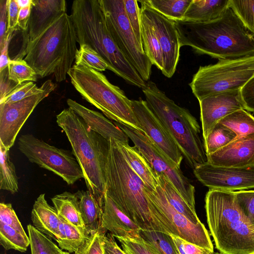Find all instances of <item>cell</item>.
<instances>
[{
    "instance_id": "cell-1",
    "label": "cell",
    "mask_w": 254,
    "mask_h": 254,
    "mask_svg": "<svg viewBox=\"0 0 254 254\" xmlns=\"http://www.w3.org/2000/svg\"><path fill=\"white\" fill-rule=\"evenodd\" d=\"M181 46L219 60L254 54V36L229 6L217 19L206 22L175 21Z\"/></svg>"
},
{
    "instance_id": "cell-2",
    "label": "cell",
    "mask_w": 254,
    "mask_h": 254,
    "mask_svg": "<svg viewBox=\"0 0 254 254\" xmlns=\"http://www.w3.org/2000/svg\"><path fill=\"white\" fill-rule=\"evenodd\" d=\"M145 185L132 170L111 138L105 172V192L120 209L143 231L170 234L152 213L145 196Z\"/></svg>"
},
{
    "instance_id": "cell-3",
    "label": "cell",
    "mask_w": 254,
    "mask_h": 254,
    "mask_svg": "<svg viewBox=\"0 0 254 254\" xmlns=\"http://www.w3.org/2000/svg\"><path fill=\"white\" fill-rule=\"evenodd\" d=\"M73 21L80 46L86 44L105 60L110 70L141 89L146 85L112 37L99 0H75L71 6Z\"/></svg>"
},
{
    "instance_id": "cell-4",
    "label": "cell",
    "mask_w": 254,
    "mask_h": 254,
    "mask_svg": "<svg viewBox=\"0 0 254 254\" xmlns=\"http://www.w3.org/2000/svg\"><path fill=\"white\" fill-rule=\"evenodd\" d=\"M208 227L220 254H254V227L239 209L234 191L209 189L205 199Z\"/></svg>"
},
{
    "instance_id": "cell-5",
    "label": "cell",
    "mask_w": 254,
    "mask_h": 254,
    "mask_svg": "<svg viewBox=\"0 0 254 254\" xmlns=\"http://www.w3.org/2000/svg\"><path fill=\"white\" fill-rule=\"evenodd\" d=\"M56 118L57 123L64 131L72 153L81 168L88 190L103 206L110 141L90 129L69 107L63 110Z\"/></svg>"
},
{
    "instance_id": "cell-6",
    "label": "cell",
    "mask_w": 254,
    "mask_h": 254,
    "mask_svg": "<svg viewBox=\"0 0 254 254\" xmlns=\"http://www.w3.org/2000/svg\"><path fill=\"white\" fill-rule=\"evenodd\" d=\"M77 38L73 21L63 14L37 38L29 42L24 60L43 78L54 74L57 82L66 79L75 59Z\"/></svg>"
},
{
    "instance_id": "cell-7",
    "label": "cell",
    "mask_w": 254,
    "mask_h": 254,
    "mask_svg": "<svg viewBox=\"0 0 254 254\" xmlns=\"http://www.w3.org/2000/svg\"><path fill=\"white\" fill-rule=\"evenodd\" d=\"M151 110L162 124L192 169L208 162L199 124L186 109L177 105L151 81L142 89Z\"/></svg>"
},
{
    "instance_id": "cell-8",
    "label": "cell",
    "mask_w": 254,
    "mask_h": 254,
    "mask_svg": "<svg viewBox=\"0 0 254 254\" xmlns=\"http://www.w3.org/2000/svg\"><path fill=\"white\" fill-rule=\"evenodd\" d=\"M71 84L83 98L108 118L142 131L129 100L118 86L101 72L74 64L67 72Z\"/></svg>"
},
{
    "instance_id": "cell-9",
    "label": "cell",
    "mask_w": 254,
    "mask_h": 254,
    "mask_svg": "<svg viewBox=\"0 0 254 254\" xmlns=\"http://www.w3.org/2000/svg\"><path fill=\"white\" fill-rule=\"evenodd\" d=\"M254 76V54L200 66L189 85L198 101L220 92L241 89Z\"/></svg>"
},
{
    "instance_id": "cell-10",
    "label": "cell",
    "mask_w": 254,
    "mask_h": 254,
    "mask_svg": "<svg viewBox=\"0 0 254 254\" xmlns=\"http://www.w3.org/2000/svg\"><path fill=\"white\" fill-rule=\"evenodd\" d=\"M109 32L142 79L149 80L152 64L138 42L126 14L124 0H99Z\"/></svg>"
},
{
    "instance_id": "cell-11",
    "label": "cell",
    "mask_w": 254,
    "mask_h": 254,
    "mask_svg": "<svg viewBox=\"0 0 254 254\" xmlns=\"http://www.w3.org/2000/svg\"><path fill=\"white\" fill-rule=\"evenodd\" d=\"M149 208L170 234L214 252L213 245L208 232L202 223L195 224L177 211L168 201L158 184L155 190L144 189Z\"/></svg>"
},
{
    "instance_id": "cell-12",
    "label": "cell",
    "mask_w": 254,
    "mask_h": 254,
    "mask_svg": "<svg viewBox=\"0 0 254 254\" xmlns=\"http://www.w3.org/2000/svg\"><path fill=\"white\" fill-rule=\"evenodd\" d=\"M18 146L30 162L52 172L68 185L84 178L76 158L67 150L51 145L31 134L21 135Z\"/></svg>"
},
{
    "instance_id": "cell-13",
    "label": "cell",
    "mask_w": 254,
    "mask_h": 254,
    "mask_svg": "<svg viewBox=\"0 0 254 254\" xmlns=\"http://www.w3.org/2000/svg\"><path fill=\"white\" fill-rule=\"evenodd\" d=\"M114 123L132 141L153 171L157 174L164 175L190 207L195 210V188L181 169L175 166L142 131L122 124Z\"/></svg>"
},
{
    "instance_id": "cell-14",
    "label": "cell",
    "mask_w": 254,
    "mask_h": 254,
    "mask_svg": "<svg viewBox=\"0 0 254 254\" xmlns=\"http://www.w3.org/2000/svg\"><path fill=\"white\" fill-rule=\"evenodd\" d=\"M43 89L22 100L0 104V142L9 150L21 128L40 102L56 88L50 79L44 83Z\"/></svg>"
},
{
    "instance_id": "cell-15",
    "label": "cell",
    "mask_w": 254,
    "mask_h": 254,
    "mask_svg": "<svg viewBox=\"0 0 254 254\" xmlns=\"http://www.w3.org/2000/svg\"><path fill=\"white\" fill-rule=\"evenodd\" d=\"M193 173L197 179L209 189L234 191L254 189V165L225 167L206 162L196 167Z\"/></svg>"
},
{
    "instance_id": "cell-16",
    "label": "cell",
    "mask_w": 254,
    "mask_h": 254,
    "mask_svg": "<svg viewBox=\"0 0 254 254\" xmlns=\"http://www.w3.org/2000/svg\"><path fill=\"white\" fill-rule=\"evenodd\" d=\"M140 9L147 15L160 43L163 62L162 73L170 78L175 73L180 56L181 47L174 21L154 9L144 0H139Z\"/></svg>"
},
{
    "instance_id": "cell-17",
    "label": "cell",
    "mask_w": 254,
    "mask_h": 254,
    "mask_svg": "<svg viewBox=\"0 0 254 254\" xmlns=\"http://www.w3.org/2000/svg\"><path fill=\"white\" fill-rule=\"evenodd\" d=\"M131 103L142 132L175 166L180 168L183 158L181 150L146 101L139 99L131 100Z\"/></svg>"
},
{
    "instance_id": "cell-18",
    "label": "cell",
    "mask_w": 254,
    "mask_h": 254,
    "mask_svg": "<svg viewBox=\"0 0 254 254\" xmlns=\"http://www.w3.org/2000/svg\"><path fill=\"white\" fill-rule=\"evenodd\" d=\"M203 140L213 127L228 115L244 109L240 89L218 93L199 101Z\"/></svg>"
},
{
    "instance_id": "cell-19",
    "label": "cell",
    "mask_w": 254,
    "mask_h": 254,
    "mask_svg": "<svg viewBox=\"0 0 254 254\" xmlns=\"http://www.w3.org/2000/svg\"><path fill=\"white\" fill-rule=\"evenodd\" d=\"M208 163L217 166L244 168L254 165V135L236 137L216 152L207 155Z\"/></svg>"
},
{
    "instance_id": "cell-20",
    "label": "cell",
    "mask_w": 254,
    "mask_h": 254,
    "mask_svg": "<svg viewBox=\"0 0 254 254\" xmlns=\"http://www.w3.org/2000/svg\"><path fill=\"white\" fill-rule=\"evenodd\" d=\"M66 10L64 0H32L27 30L29 42L37 38Z\"/></svg>"
},
{
    "instance_id": "cell-21",
    "label": "cell",
    "mask_w": 254,
    "mask_h": 254,
    "mask_svg": "<svg viewBox=\"0 0 254 254\" xmlns=\"http://www.w3.org/2000/svg\"><path fill=\"white\" fill-rule=\"evenodd\" d=\"M66 102L69 108L83 120L90 129L108 141L113 138L118 142L128 143L129 138L124 131L102 114L71 99H68Z\"/></svg>"
},
{
    "instance_id": "cell-22",
    "label": "cell",
    "mask_w": 254,
    "mask_h": 254,
    "mask_svg": "<svg viewBox=\"0 0 254 254\" xmlns=\"http://www.w3.org/2000/svg\"><path fill=\"white\" fill-rule=\"evenodd\" d=\"M115 238L134 239L139 237L140 227L129 219L105 193L102 227Z\"/></svg>"
},
{
    "instance_id": "cell-23",
    "label": "cell",
    "mask_w": 254,
    "mask_h": 254,
    "mask_svg": "<svg viewBox=\"0 0 254 254\" xmlns=\"http://www.w3.org/2000/svg\"><path fill=\"white\" fill-rule=\"evenodd\" d=\"M33 226L50 239L57 240L59 234L60 218L56 209L40 194L35 200L31 211Z\"/></svg>"
},
{
    "instance_id": "cell-24",
    "label": "cell",
    "mask_w": 254,
    "mask_h": 254,
    "mask_svg": "<svg viewBox=\"0 0 254 254\" xmlns=\"http://www.w3.org/2000/svg\"><path fill=\"white\" fill-rule=\"evenodd\" d=\"M116 142L126 161L143 181L145 188L150 190H155L158 185L157 174L143 156L135 146Z\"/></svg>"
},
{
    "instance_id": "cell-25",
    "label": "cell",
    "mask_w": 254,
    "mask_h": 254,
    "mask_svg": "<svg viewBox=\"0 0 254 254\" xmlns=\"http://www.w3.org/2000/svg\"><path fill=\"white\" fill-rule=\"evenodd\" d=\"M230 0H192L183 21L206 22L220 17L229 6Z\"/></svg>"
},
{
    "instance_id": "cell-26",
    "label": "cell",
    "mask_w": 254,
    "mask_h": 254,
    "mask_svg": "<svg viewBox=\"0 0 254 254\" xmlns=\"http://www.w3.org/2000/svg\"><path fill=\"white\" fill-rule=\"evenodd\" d=\"M75 194L86 230L90 234L97 231L102 227L103 206L88 190H78Z\"/></svg>"
},
{
    "instance_id": "cell-27",
    "label": "cell",
    "mask_w": 254,
    "mask_h": 254,
    "mask_svg": "<svg viewBox=\"0 0 254 254\" xmlns=\"http://www.w3.org/2000/svg\"><path fill=\"white\" fill-rule=\"evenodd\" d=\"M140 16L141 41L143 51L152 64L162 71L163 62L159 42L148 18L141 9Z\"/></svg>"
},
{
    "instance_id": "cell-28",
    "label": "cell",
    "mask_w": 254,
    "mask_h": 254,
    "mask_svg": "<svg viewBox=\"0 0 254 254\" xmlns=\"http://www.w3.org/2000/svg\"><path fill=\"white\" fill-rule=\"evenodd\" d=\"M51 200L60 216L73 225L86 228L75 193L64 191L53 196Z\"/></svg>"
},
{
    "instance_id": "cell-29",
    "label": "cell",
    "mask_w": 254,
    "mask_h": 254,
    "mask_svg": "<svg viewBox=\"0 0 254 254\" xmlns=\"http://www.w3.org/2000/svg\"><path fill=\"white\" fill-rule=\"evenodd\" d=\"M158 184L162 188L170 205L178 212L186 216L191 222L198 224L201 222L186 201L180 194L170 181L163 174H157Z\"/></svg>"
},
{
    "instance_id": "cell-30",
    "label": "cell",
    "mask_w": 254,
    "mask_h": 254,
    "mask_svg": "<svg viewBox=\"0 0 254 254\" xmlns=\"http://www.w3.org/2000/svg\"><path fill=\"white\" fill-rule=\"evenodd\" d=\"M219 123L233 131L237 137L254 135V117L244 109L228 115Z\"/></svg>"
},
{
    "instance_id": "cell-31",
    "label": "cell",
    "mask_w": 254,
    "mask_h": 254,
    "mask_svg": "<svg viewBox=\"0 0 254 254\" xmlns=\"http://www.w3.org/2000/svg\"><path fill=\"white\" fill-rule=\"evenodd\" d=\"M59 216L64 226V235L57 242L58 246L62 250L74 253L89 239L90 234L85 228L73 225Z\"/></svg>"
},
{
    "instance_id": "cell-32",
    "label": "cell",
    "mask_w": 254,
    "mask_h": 254,
    "mask_svg": "<svg viewBox=\"0 0 254 254\" xmlns=\"http://www.w3.org/2000/svg\"><path fill=\"white\" fill-rule=\"evenodd\" d=\"M152 8L174 21H183L192 0H144Z\"/></svg>"
},
{
    "instance_id": "cell-33",
    "label": "cell",
    "mask_w": 254,
    "mask_h": 254,
    "mask_svg": "<svg viewBox=\"0 0 254 254\" xmlns=\"http://www.w3.org/2000/svg\"><path fill=\"white\" fill-rule=\"evenodd\" d=\"M0 189L15 193L18 190L15 168L10 161L9 150L0 142Z\"/></svg>"
},
{
    "instance_id": "cell-34",
    "label": "cell",
    "mask_w": 254,
    "mask_h": 254,
    "mask_svg": "<svg viewBox=\"0 0 254 254\" xmlns=\"http://www.w3.org/2000/svg\"><path fill=\"white\" fill-rule=\"evenodd\" d=\"M237 136V134L231 129L218 123L203 140L206 155L216 152L232 142Z\"/></svg>"
},
{
    "instance_id": "cell-35",
    "label": "cell",
    "mask_w": 254,
    "mask_h": 254,
    "mask_svg": "<svg viewBox=\"0 0 254 254\" xmlns=\"http://www.w3.org/2000/svg\"><path fill=\"white\" fill-rule=\"evenodd\" d=\"M139 237L156 254H178L170 234L141 230Z\"/></svg>"
},
{
    "instance_id": "cell-36",
    "label": "cell",
    "mask_w": 254,
    "mask_h": 254,
    "mask_svg": "<svg viewBox=\"0 0 254 254\" xmlns=\"http://www.w3.org/2000/svg\"><path fill=\"white\" fill-rule=\"evenodd\" d=\"M0 244L6 250L25 252L30 245L29 236L0 221Z\"/></svg>"
},
{
    "instance_id": "cell-37",
    "label": "cell",
    "mask_w": 254,
    "mask_h": 254,
    "mask_svg": "<svg viewBox=\"0 0 254 254\" xmlns=\"http://www.w3.org/2000/svg\"><path fill=\"white\" fill-rule=\"evenodd\" d=\"M27 229L30 241L31 254H58L62 251L51 239L33 225L29 224Z\"/></svg>"
},
{
    "instance_id": "cell-38",
    "label": "cell",
    "mask_w": 254,
    "mask_h": 254,
    "mask_svg": "<svg viewBox=\"0 0 254 254\" xmlns=\"http://www.w3.org/2000/svg\"><path fill=\"white\" fill-rule=\"evenodd\" d=\"M75 64L84 66L100 72L110 69L109 65L100 55L86 44L80 46L79 49H78Z\"/></svg>"
},
{
    "instance_id": "cell-39",
    "label": "cell",
    "mask_w": 254,
    "mask_h": 254,
    "mask_svg": "<svg viewBox=\"0 0 254 254\" xmlns=\"http://www.w3.org/2000/svg\"><path fill=\"white\" fill-rule=\"evenodd\" d=\"M8 70L9 79L18 84L27 81L35 82L38 77L35 70L23 59L11 60Z\"/></svg>"
},
{
    "instance_id": "cell-40",
    "label": "cell",
    "mask_w": 254,
    "mask_h": 254,
    "mask_svg": "<svg viewBox=\"0 0 254 254\" xmlns=\"http://www.w3.org/2000/svg\"><path fill=\"white\" fill-rule=\"evenodd\" d=\"M229 6L254 36V0H230Z\"/></svg>"
},
{
    "instance_id": "cell-41",
    "label": "cell",
    "mask_w": 254,
    "mask_h": 254,
    "mask_svg": "<svg viewBox=\"0 0 254 254\" xmlns=\"http://www.w3.org/2000/svg\"><path fill=\"white\" fill-rule=\"evenodd\" d=\"M44 84L38 87L32 81H27L18 84L9 94L0 100V104H8L22 100L41 91L44 88Z\"/></svg>"
},
{
    "instance_id": "cell-42",
    "label": "cell",
    "mask_w": 254,
    "mask_h": 254,
    "mask_svg": "<svg viewBox=\"0 0 254 254\" xmlns=\"http://www.w3.org/2000/svg\"><path fill=\"white\" fill-rule=\"evenodd\" d=\"M126 14L136 38L142 45L140 8L135 0H124Z\"/></svg>"
},
{
    "instance_id": "cell-43",
    "label": "cell",
    "mask_w": 254,
    "mask_h": 254,
    "mask_svg": "<svg viewBox=\"0 0 254 254\" xmlns=\"http://www.w3.org/2000/svg\"><path fill=\"white\" fill-rule=\"evenodd\" d=\"M238 206L253 224L254 223V190L234 191Z\"/></svg>"
},
{
    "instance_id": "cell-44",
    "label": "cell",
    "mask_w": 254,
    "mask_h": 254,
    "mask_svg": "<svg viewBox=\"0 0 254 254\" xmlns=\"http://www.w3.org/2000/svg\"><path fill=\"white\" fill-rule=\"evenodd\" d=\"M106 232L102 228L90 234L88 239L73 254H104L102 236Z\"/></svg>"
},
{
    "instance_id": "cell-45",
    "label": "cell",
    "mask_w": 254,
    "mask_h": 254,
    "mask_svg": "<svg viewBox=\"0 0 254 254\" xmlns=\"http://www.w3.org/2000/svg\"><path fill=\"white\" fill-rule=\"evenodd\" d=\"M117 239L126 254H156L140 237L134 239Z\"/></svg>"
},
{
    "instance_id": "cell-46",
    "label": "cell",
    "mask_w": 254,
    "mask_h": 254,
    "mask_svg": "<svg viewBox=\"0 0 254 254\" xmlns=\"http://www.w3.org/2000/svg\"><path fill=\"white\" fill-rule=\"evenodd\" d=\"M0 221L27 235L10 203H0Z\"/></svg>"
},
{
    "instance_id": "cell-47",
    "label": "cell",
    "mask_w": 254,
    "mask_h": 254,
    "mask_svg": "<svg viewBox=\"0 0 254 254\" xmlns=\"http://www.w3.org/2000/svg\"><path fill=\"white\" fill-rule=\"evenodd\" d=\"M245 110L254 112V76L240 89Z\"/></svg>"
},
{
    "instance_id": "cell-48",
    "label": "cell",
    "mask_w": 254,
    "mask_h": 254,
    "mask_svg": "<svg viewBox=\"0 0 254 254\" xmlns=\"http://www.w3.org/2000/svg\"><path fill=\"white\" fill-rule=\"evenodd\" d=\"M19 7L16 0H8L7 36L13 33L17 27Z\"/></svg>"
},
{
    "instance_id": "cell-49",
    "label": "cell",
    "mask_w": 254,
    "mask_h": 254,
    "mask_svg": "<svg viewBox=\"0 0 254 254\" xmlns=\"http://www.w3.org/2000/svg\"><path fill=\"white\" fill-rule=\"evenodd\" d=\"M8 0H0V51L7 40Z\"/></svg>"
},
{
    "instance_id": "cell-50",
    "label": "cell",
    "mask_w": 254,
    "mask_h": 254,
    "mask_svg": "<svg viewBox=\"0 0 254 254\" xmlns=\"http://www.w3.org/2000/svg\"><path fill=\"white\" fill-rule=\"evenodd\" d=\"M18 84L9 79L8 67L0 72V100L16 88Z\"/></svg>"
},
{
    "instance_id": "cell-51",
    "label": "cell",
    "mask_w": 254,
    "mask_h": 254,
    "mask_svg": "<svg viewBox=\"0 0 254 254\" xmlns=\"http://www.w3.org/2000/svg\"><path fill=\"white\" fill-rule=\"evenodd\" d=\"M104 254H126L117 244L114 237L111 234L104 233L102 236Z\"/></svg>"
},
{
    "instance_id": "cell-52",
    "label": "cell",
    "mask_w": 254,
    "mask_h": 254,
    "mask_svg": "<svg viewBox=\"0 0 254 254\" xmlns=\"http://www.w3.org/2000/svg\"><path fill=\"white\" fill-rule=\"evenodd\" d=\"M30 12L31 5L19 8L17 20V27L24 31H27V30Z\"/></svg>"
},
{
    "instance_id": "cell-53",
    "label": "cell",
    "mask_w": 254,
    "mask_h": 254,
    "mask_svg": "<svg viewBox=\"0 0 254 254\" xmlns=\"http://www.w3.org/2000/svg\"><path fill=\"white\" fill-rule=\"evenodd\" d=\"M11 34L7 36V40L5 43L4 46L0 52V72L8 67L9 62L11 61L9 56V46L12 37Z\"/></svg>"
},
{
    "instance_id": "cell-54",
    "label": "cell",
    "mask_w": 254,
    "mask_h": 254,
    "mask_svg": "<svg viewBox=\"0 0 254 254\" xmlns=\"http://www.w3.org/2000/svg\"><path fill=\"white\" fill-rule=\"evenodd\" d=\"M184 246L187 254H209L211 251L184 240Z\"/></svg>"
},
{
    "instance_id": "cell-55",
    "label": "cell",
    "mask_w": 254,
    "mask_h": 254,
    "mask_svg": "<svg viewBox=\"0 0 254 254\" xmlns=\"http://www.w3.org/2000/svg\"><path fill=\"white\" fill-rule=\"evenodd\" d=\"M178 254H187L184 246V240L178 236L170 234Z\"/></svg>"
},
{
    "instance_id": "cell-56",
    "label": "cell",
    "mask_w": 254,
    "mask_h": 254,
    "mask_svg": "<svg viewBox=\"0 0 254 254\" xmlns=\"http://www.w3.org/2000/svg\"><path fill=\"white\" fill-rule=\"evenodd\" d=\"M20 8L25 7L31 5L32 0H16Z\"/></svg>"
},
{
    "instance_id": "cell-57",
    "label": "cell",
    "mask_w": 254,
    "mask_h": 254,
    "mask_svg": "<svg viewBox=\"0 0 254 254\" xmlns=\"http://www.w3.org/2000/svg\"><path fill=\"white\" fill-rule=\"evenodd\" d=\"M58 254H70V253H68V252L63 251L62 250L60 253H59Z\"/></svg>"
},
{
    "instance_id": "cell-58",
    "label": "cell",
    "mask_w": 254,
    "mask_h": 254,
    "mask_svg": "<svg viewBox=\"0 0 254 254\" xmlns=\"http://www.w3.org/2000/svg\"><path fill=\"white\" fill-rule=\"evenodd\" d=\"M220 254L218 253H216V252H211V253H210V254Z\"/></svg>"
},
{
    "instance_id": "cell-59",
    "label": "cell",
    "mask_w": 254,
    "mask_h": 254,
    "mask_svg": "<svg viewBox=\"0 0 254 254\" xmlns=\"http://www.w3.org/2000/svg\"><path fill=\"white\" fill-rule=\"evenodd\" d=\"M253 226H254V224H253Z\"/></svg>"
}]
</instances>
